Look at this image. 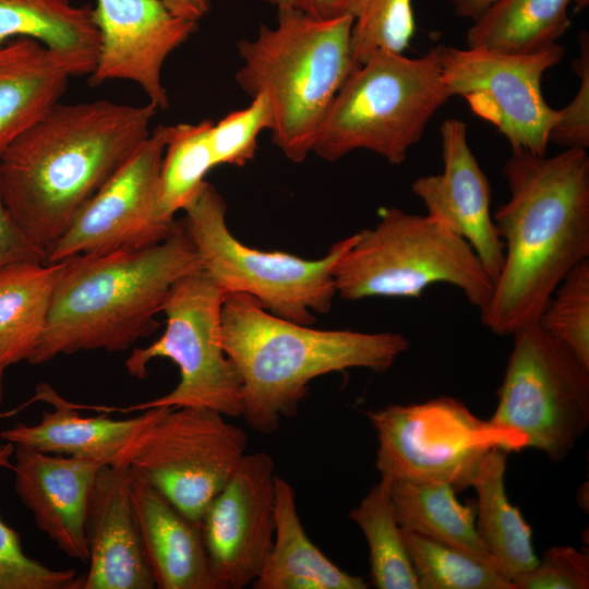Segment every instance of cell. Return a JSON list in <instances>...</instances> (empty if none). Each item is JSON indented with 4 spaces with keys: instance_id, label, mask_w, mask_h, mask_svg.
<instances>
[{
    "instance_id": "cell-21",
    "label": "cell",
    "mask_w": 589,
    "mask_h": 589,
    "mask_svg": "<svg viewBox=\"0 0 589 589\" xmlns=\"http://www.w3.org/2000/svg\"><path fill=\"white\" fill-rule=\"evenodd\" d=\"M35 398L51 401L55 409L44 411L37 424L17 423L1 431L3 442L103 465H118L133 440L163 409L149 408L140 416L118 420L103 414L81 417L45 384L38 385Z\"/></svg>"
},
{
    "instance_id": "cell-8",
    "label": "cell",
    "mask_w": 589,
    "mask_h": 589,
    "mask_svg": "<svg viewBox=\"0 0 589 589\" xmlns=\"http://www.w3.org/2000/svg\"><path fill=\"white\" fill-rule=\"evenodd\" d=\"M182 226L203 272L226 293L253 297L268 312L304 325L327 314L336 294L334 271L354 233L334 243L320 259L245 245L230 231L221 194L205 181L183 209Z\"/></svg>"
},
{
    "instance_id": "cell-24",
    "label": "cell",
    "mask_w": 589,
    "mask_h": 589,
    "mask_svg": "<svg viewBox=\"0 0 589 589\" xmlns=\"http://www.w3.org/2000/svg\"><path fill=\"white\" fill-rule=\"evenodd\" d=\"M16 38L39 41L70 65L73 76L89 75L100 37L89 4L70 0H0V47Z\"/></svg>"
},
{
    "instance_id": "cell-30",
    "label": "cell",
    "mask_w": 589,
    "mask_h": 589,
    "mask_svg": "<svg viewBox=\"0 0 589 589\" xmlns=\"http://www.w3.org/2000/svg\"><path fill=\"white\" fill-rule=\"evenodd\" d=\"M213 121L169 125L158 180L163 215L175 219L197 195L215 167L209 133Z\"/></svg>"
},
{
    "instance_id": "cell-36",
    "label": "cell",
    "mask_w": 589,
    "mask_h": 589,
    "mask_svg": "<svg viewBox=\"0 0 589 589\" xmlns=\"http://www.w3.org/2000/svg\"><path fill=\"white\" fill-rule=\"evenodd\" d=\"M512 582L515 589H587L589 556L572 546L548 549L533 568Z\"/></svg>"
},
{
    "instance_id": "cell-13",
    "label": "cell",
    "mask_w": 589,
    "mask_h": 589,
    "mask_svg": "<svg viewBox=\"0 0 589 589\" xmlns=\"http://www.w3.org/2000/svg\"><path fill=\"white\" fill-rule=\"evenodd\" d=\"M442 79L449 97L466 99L470 110L491 123L513 152L545 155L558 109L548 105L542 79L564 56L556 44L531 53L437 46Z\"/></svg>"
},
{
    "instance_id": "cell-27",
    "label": "cell",
    "mask_w": 589,
    "mask_h": 589,
    "mask_svg": "<svg viewBox=\"0 0 589 589\" xmlns=\"http://www.w3.org/2000/svg\"><path fill=\"white\" fill-rule=\"evenodd\" d=\"M390 495L401 529L460 549L497 569L476 529V501L460 504L456 489L445 482L393 481Z\"/></svg>"
},
{
    "instance_id": "cell-28",
    "label": "cell",
    "mask_w": 589,
    "mask_h": 589,
    "mask_svg": "<svg viewBox=\"0 0 589 589\" xmlns=\"http://www.w3.org/2000/svg\"><path fill=\"white\" fill-rule=\"evenodd\" d=\"M573 0H495L467 32L469 48L531 53L550 48L570 25Z\"/></svg>"
},
{
    "instance_id": "cell-41",
    "label": "cell",
    "mask_w": 589,
    "mask_h": 589,
    "mask_svg": "<svg viewBox=\"0 0 589 589\" xmlns=\"http://www.w3.org/2000/svg\"><path fill=\"white\" fill-rule=\"evenodd\" d=\"M495 0H450L453 11L457 16L478 19Z\"/></svg>"
},
{
    "instance_id": "cell-7",
    "label": "cell",
    "mask_w": 589,
    "mask_h": 589,
    "mask_svg": "<svg viewBox=\"0 0 589 589\" xmlns=\"http://www.w3.org/2000/svg\"><path fill=\"white\" fill-rule=\"evenodd\" d=\"M336 294L345 300L420 298L447 284L481 312L493 280L466 240L429 215L383 207L373 228L354 239L334 271Z\"/></svg>"
},
{
    "instance_id": "cell-3",
    "label": "cell",
    "mask_w": 589,
    "mask_h": 589,
    "mask_svg": "<svg viewBox=\"0 0 589 589\" xmlns=\"http://www.w3.org/2000/svg\"><path fill=\"white\" fill-rule=\"evenodd\" d=\"M221 333L241 381V417L266 435L297 414L312 380L354 368L383 373L410 346L399 333L317 329L296 323L244 293H226Z\"/></svg>"
},
{
    "instance_id": "cell-34",
    "label": "cell",
    "mask_w": 589,
    "mask_h": 589,
    "mask_svg": "<svg viewBox=\"0 0 589 589\" xmlns=\"http://www.w3.org/2000/svg\"><path fill=\"white\" fill-rule=\"evenodd\" d=\"M15 445H0V468L12 467ZM74 569H53L25 554L19 533L0 518V589H75Z\"/></svg>"
},
{
    "instance_id": "cell-29",
    "label": "cell",
    "mask_w": 589,
    "mask_h": 589,
    "mask_svg": "<svg viewBox=\"0 0 589 589\" xmlns=\"http://www.w3.org/2000/svg\"><path fill=\"white\" fill-rule=\"evenodd\" d=\"M349 518L363 532L370 551L371 581L378 589H419L390 495V482L381 479Z\"/></svg>"
},
{
    "instance_id": "cell-40",
    "label": "cell",
    "mask_w": 589,
    "mask_h": 589,
    "mask_svg": "<svg viewBox=\"0 0 589 589\" xmlns=\"http://www.w3.org/2000/svg\"><path fill=\"white\" fill-rule=\"evenodd\" d=\"M175 14L199 22L211 10V0H163Z\"/></svg>"
},
{
    "instance_id": "cell-17",
    "label": "cell",
    "mask_w": 589,
    "mask_h": 589,
    "mask_svg": "<svg viewBox=\"0 0 589 589\" xmlns=\"http://www.w3.org/2000/svg\"><path fill=\"white\" fill-rule=\"evenodd\" d=\"M441 137L443 171L417 178L411 191L424 204L426 215L468 242L494 283L504 248L491 214L490 182L468 144L465 122L446 119Z\"/></svg>"
},
{
    "instance_id": "cell-26",
    "label": "cell",
    "mask_w": 589,
    "mask_h": 589,
    "mask_svg": "<svg viewBox=\"0 0 589 589\" xmlns=\"http://www.w3.org/2000/svg\"><path fill=\"white\" fill-rule=\"evenodd\" d=\"M507 450L493 448L481 461L470 486L477 493V532L497 569L510 581L538 563L532 531L505 489Z\"/></svg>"
},
{
    "instance_id": "cell-37",
    "label": "cell",
    "mask_w": 589,
    "mask_h": 589,
    "mask_svg": "<svg viewBox=\"0 0 589 589\" xmlns=\"http://www.w3.org/2000/svg\"><path fill=\"white\" fill-rule=\"evenodd\" d=\"M580 52L573 63L579 76V87L573 99L558 109L557 119L550 133V142L568 148L587 149L589 146V36L579 35Z\"/></svg>"
},
{
    "instance_id": "cell-4",
    "label": "cell",
    "mask_w": 589,
    "mask_h": 589,
    "mask_svg": "<svg viewBox=\"0 0 589 589\" xmlns=\"http://www.w3.org/2000/svg\"><path fill=\"white\" fill-rule=\"evenodd\" d=\"M182 223L147 248L64 261L47 325L28 363L80 351H124L159 326L172 286L202 272Z\"/></svg>"
},
{
    "instance_id": "cell-9",
    "label": "cell",
    "mask_w": 589,
    "mask_h": 589,
    "mask_svg": "<svg viewBox=\"0 0 589 589\" xmlns=\"http://www.w3.org/2000/svg\"><path fill=\"white\" fill-rule=\"evenodd\" d=\"M365 416L377 435L381 479L470 486L493 448H525L524 438L476 417L461 401L441 396L420 404L388 405Z\"/></svg>"
},
{
    "instance_id": "cell-32",
    "label": "cell",
    "mask_w": 589,
    "mask_h": 589,
    "mask_svg": "<svg viewBox=\"0 0 589 589\" xmlns=\"http://www.w3.org/2000/svg\"><path fill=\"white\" fill-rule=\"evenodd\" d=\"M352 16L351 53L356 68L376 51L404 53L414 33L412 0H347Z\"/></svg>"
},
{
    "instance_id": "cell-38",
    "label": "cell",
    "mask_w": 589,
    "mask_h": 589,
    "mask_svg": "<svg viewBox=\"0 0 589 589\" xmlns=\"http://www.w3.org/2000/svg\"><path fill=\"white\" fill-rule=\"evenodd\" d=\"M26 260L46 262L45 254L26 238L11 217L0 185V268Z\"/></svg>"
},
{
    "instance_id": "cell-39",
    "label": "cell",
    "mask_w": 589,
    "mask_h": 589,
    "mask_svg": "<svg viewBox=\"0 0 589 589\" xmlns=\"http://www.w3.org/2000/svg\"><path fill=\"white\" fill-rule=\"evenodd\" d=\"M277 10H294L309 16L329 20L346 14L347 0H262Z\"/></svg>"
},
{
    "instance_id": "cell-35",
    "label": "cell",
    "mask_w": 589,
    "mask_h": 589,
    "mask_svg": "<svg viewBox=\"0 0 589 589\" xmlns=\"http://www.w3.org/2000/svg\"><path fill=\"white\" fill-rule=\"evenodd\" d=\"M251 98L249 106L213 122L209 140L215 167L247 165L256 154L259 135L272 130L273 112L268 99L262 94Z\"/></svg>"
},
{
    "instance_id": "cell-15",
    "label": "cell",
    "mask_w": 589,
    "mask_h": 589,
    "mask_svg": "<svg viewBox=\"0 0 589 589\" xmlns=\"http://www.w3.org/2000/svg\"><path fill=\"white\" fill-rule=\"evenodd\" d=\"M275 479L271 455L247 453L205 510L202 532L218 589L257 578L274 540Z\"/></svg>"
},
{
    "instance_id": "cell-10",
    "label": "cell",
    "mask_w": 589,
    "mask_h": 589,
    "mask_svg": "<svg viewBox=\"0 0 589 589\" xmlns=\"http://www.w3.org/2000/svg\"><path fill=\"white\" fill-rule=\"evenodd\" d=\"M225 296L203 271L172 286L163 306L164 334L144 348H134L124 365L131 376L144 378L152 360L169 359L179 369V382L169 393L124 411L201 407L241 417L240 376L223 346Z\"/></svg>"
},
{
    "instance_id": "cell-12",
    "label": "cell",
    "mask_w": 589,
    "mask_h": 589,
    "mask_svg": "<svg viewBox=\"0 0 589 589\" xmlns=\"http://www.w3.org/2000/svg\"><path fill=\"white\" fill-rule=\"evenodd\" d=\"M227 418L207 408L163 407L119 464H127L184 516L201 522L247 454L245 431Z\"/></svg>"
},
{
    "instance_id": "cell-25",
    "label": "cell",
    "mask_w": 589,
    "mask_h": 589,
    "mask_svg": "<svg viewBox=\"0 0 589 589\" xmlns=\"http://www.w3.org/2000/svg\"><path fill=\"white\" fill-rule=\"evenodd\" d=\"M64 261H19L0 268V366L28 361L47 325Z\"/></svg>"
},
{
    "instance_id": "cell-42",
    "label": "cell",
    "mask_w": 589,
    "mask_h": 589,
    "mask_svg": "<svg viewBox=\"0 0 589 589\" xmlns=\"http://www.w3.org/2000/svg\"><path fill=\"white\" fill-rule=\"evenodd\" d=\"M573 3L575 4V10L581 11L588 7L589 0H573Z\"/></svg>"
},
{
    "instance_id": "cell-14",
    "label": "cell",
    "mask_w": 589,
    "mask_h": 589,
    "mask_svg": "<svg viewBox=\"0 0 589 589\" xmlns=\"http://www.w3.org/2000/svg\"><path fill=\"white\" fill-rule=\"evenodd\" d=\"M169 125H157L83 205L63 235L47 250L46 262L76 255L139 250L168 238L179 221L159 207L158 180Z\"/></svg>"
},
{
    "instance_id": "cell-33",
    "label": "cell",
    "mask_w": 589,
    "mask_h": 589,
    "mask_svg": "<svg viewBox=\"0 0 589 589\" xmlns=\"http://www.w3.org/2000/svg\"><path fill=\"white\" fill-rule=\"evenodd\" d=\"M537 324L589 366V260L563 278Z\"/></svg>"
},
{
    "instance_id": "cell-23",
    "label": "cell",
    "mask_w": 589,
    "mask_h": 589,
    "mask_svg": "<svg viewBox=\"0 0 589 589\" xmlns=\"http://www.w3.org/2000/svg\"><path fill=\"white\" fill-rule=\"evenodd\" d=\"M256 589H366L368 584L333 563L309 538L291 484L276 474L272 549L252 585Z\"/></svg>"
},
{
    "instance_id": "cell-31",
    "label": "cell",
    "mask_w": 589,
    "mask_h": 589,
    "mask_svg": "<svg viewBox=\"0 0 589 589\" xmlns=\"http://www.w3.org/2000/svg\"><path fill=\"white\" fill-rule=\"evenodd\" d=\"M401 530L419 589H515L500 570L471 554Z\"/></svg>"
},
{
    "instance_id": "cell-11",
    "label": "cell",
    "mask_w": 589,
    "mask_h": 589,
    "mask_svg": "<svg viewBox=\"0 0 589 589\" xmlns=\"http://www.w3.org/2000/svg\"><path fill=\"white\" fill-rule=\"evenodd\" d=\"M497 406L489 420L525 447L564 460L589 425V366L537 323L513 335Z\"/></svg>"
},
{
    "instance_id": "cell-20",
    "label": "cell",
    "mask_w": 589,
    "mask_h": 589,
    "mask_svg": "<svg viewBox=\"0 0 589 589\" xmlns=\"http://www.w3.org/2000/svg\"><path fill=\"white\" fill-rule=\"evenodd\" d=\"M130 496L155 588L218 589L201 522L133 473Z\"/></svg>"
},
{
    "instance_id": "cell-6",
    "label": "cell",
    "mask_w": 589,
    "mask_h": 589,
    "mask_svg": "<svg viewBox=\"0 0 589 589\" xmlns=\"http://www.w3.org/2000/svg\"><path fill=\"white\" fill-rule=\"evenodd\" d=\"M449 98L437 47L418 58L376 51L337 92L312 152L335 161L352 151L365 149L399 165Z\"/></svg>"
},
{
    "instance_id": "cell-1",
    "label": "cell",
    "mask_w": 589,
    "mask_h": 589,
    "mask_svg": "<svg viewBox=\"0 0 589 589\" xmlns=\"http://www.w3.org/2000/svg\"><path fill=\"white\" fill-rule=\"evenodd\" d=\"M510 196L493 216L504 260L482 323L512 336L537 323L563 278L589 260V157L513 152L503 166Z\"/></svg>"
},
{
    "instance_id": "cell-5",
    "label": "cell",
    "mask_w": 589,
    "mask_h": 589,
    "mask_svg": "<svg viewBox=\"0 0 589 589\" xmlns=\"http://www.w3.org/2000/svg\"><path fill=\"white\" fill-rule=\"evenodd\" d=\"M352 16L321 20L280 9L274 27L262 25L237 48L236 74L250 96L264 95L272 108L274 144L292 163L304 161L337 92L356 69Z\"/></svg>"
},
{
    "instance_id": "cell-16",
    "label": "cell",
    "mask_w": 589,
    "mask_h": 589,
    "mask_svg": "<svg viewBox=\"0 0 589 589\" xmlns=\"http://www.w3.org/2000/svg\"><path fill=\"white\" fill-rule=\"evenodd\" d=\"M93 8L100 44L88 83L134 82L157 110L166 109L163 67L197 31V22L175 14L163 0H96Z\"/></svg>"
},
{
    "instance_id": "cell-43",
    "label": "cell",
    "mask_w": 589,
    "mask_h": 589,
    "mask_svg": "<svg viewBox=\"0 0 589 589\" xmlns=\"http://www.w3.org/2000/svg\"><path fill=\"white\" fill-rule=\"evenodd\" d=\"M4 370L2 366H0V406L2 404V400H3V377H4ZM1 410H0V416H1Z\"/></svg>"
},
{
    "instance_id": "cell-22",
    "label": "cell",
    "mask_w": 589,
    "mask_h": 589,
    "mask_svg": "<svg viewBox=\"0 0 589 589\" xmlns=\"http://www.w3.org/2000/svg\"><path fill=\"white\" fill-rule=\"evenodd\" d=\"M72 76L67 61L35 39L0 47V155L59 103Z\"/></svg>"
},
{
    "instance_id": "cell-2",
    "label": "cell",
    "mask_w": 589,
    "mask_h": 589,
    "mask_svg": "<svg viewBox=\"0 0 589 589\" xmlns=\"http://www.w3.org/2000/svg\"><path fill=\"white\" fill-rule=\"evenodd\" d=\"M157 108L58 103L0 155L4 204L46 257L83 205L151 133Z\"/></svg>"
},
{
    "instance_id": "cell-19",
    "label": "cell",
    "mask_w": 589,
    "mask_h": 589,
    "mask_svg": "<svg viewBox=\"0 0 589 589\" xmlns=\"http://www.w3.org/2000/svg\"><path fill=\"white\" fill-rule=\"evenodd\" d=\"M127 464L100 467L92 489L85 521L89 567L75 589H152L133 510Z\"/></svg>"
},
{
    "instance_id": "cell-18",
    "label": "cell",
    "mask_w": 589,
    "mask_h": 589,
    "mask_svg": "<svg viewBox=\"0 0 589 589\" xmlns=\"http://www.w3.org/2000/svg\"><path fill=\"white\" fill-rule=\"evenodd\" d=\"M103 464L16 445L14 488L34 521L73 560L88 561L85 521L95 478Z\"/></svg>"
}]
</instances>
